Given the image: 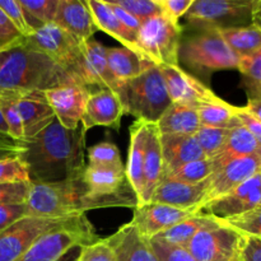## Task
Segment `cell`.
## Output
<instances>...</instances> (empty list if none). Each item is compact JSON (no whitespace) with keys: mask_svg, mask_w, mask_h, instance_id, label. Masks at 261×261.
Segmentation results:
<instances>
[{"mask_svg":"<svg viewBox=\"0 0 261 261\" xmlns=\"http://www.w3.org/2000/svg\"><path fill=\"white\" fill-rule=\"evenodd\" d=\"M205 193L206 181L193 185L163 178L153 193L149 203L166 204L185 211L201 212Z\"/></svg>","mask_w":261,"mask_h":261,"instance_id":"cell-20","label":"cell"},{"mask_svg":"<svg viewBox=\"0 0 261 261\" xmlns=\"http://www.w3.org/2000/svg\"><path fill=\"white\" fill-rule=\"evenodd\" d=\"M0 133H2V134H7V135H9V134H8V127H7V125H5L4 119H3L2 107H0Z\"/></svg>","mask_w":261,"mask_h":261,"instance_id":"cell-56","label":"cell"},{"mask_svg":"<svg viewBox=\"0 0 261 261\" xmlns=\"http://www.w3.org/2000/svg\"><path fill=\"white\" fill-rule=\"evenodd\" d=\"M261 206V171L223 198L206 204L201 212L216 219L231 218Z\"/></svg>","mask_w":261,"mask_h":261,"instance_id":"cell-18","label":"cell"},{"mask_svg":"<svg viewBox=\"0 0 261 261\" xmlns=\"http://www.w3.org/2000/svg\"><path fill=\"white\" fill-rule=\"evenodd\" d=\"M0 9L4 12L8 19L12 22V24L17 28L18 32L23 37L25 38L32 35L35 30L31 27L27 15H25L24 10H23L19 0H0Z\"/></svg>","mask_w":261,"mask_h":261,"instance_id":"cell-42","label":"cell"},{"mask_svg":"<svg viewBox=\"0 0 261 261\" xmlns=\"http://www.w3.org/2000/svg\"><path fill=\"white\" fill-rule=\"evenodd\" d=\"M76 261H116V252L107 239H98L79 251Z\"/></svg>","mask_w":261,"mask_h":261,"instance_id":"cell-44","label":"cell"},{"mask_svg":"<svg viewBox=\"0 0 261 261\" xmlns=\"http://www.w3.org/2000/svg\"><path fill=\"white\" fill-rule=\"evenodd\" d=\"M255 4L256 0H194L185 19L193 27H245L252 23Z\"/></svg>","mask_w":261,"mask_h":261,"instance_id":"cell-9","label":"cell"},{"mask_svg":"<svg viewBox=\"0 0 261 261\" xmlns=\"http://www.w3.org/2000/svg\"><path fill=\"white\" fill-rule=\"evenodd\" d=\"M245 109L261 122V97L259 98H247V105L245 106Z\"/></svg>","mask_w":261,"mask_h":261,"instance_id":"cell-54","label":"cell"},{"mask_svg":"<svg viewBox=\"0 0 261 261\" xmlns=\"http://www.w3.org/2000/svg\"><path fill=\"white\" fill-rule=\"evenodd\" d=\"M158 68L172 103L198 107L200 103L218 97L203 82L184 70L180 65H161Z\"/></svg>","mask_w":261,"mask_h":261,"instance_id":"cell-17","label":"cell"},{"mask_svg":"<svg viewBox=\"0 0 261 261\" xmlns=\"http://www.w3.org/2000/svg\"><path fill=\"white\" fill-rule=\"evenodd\" d=\"M147 121L137 120L130 126V142L129 153H127V163L125 166L126 178L137 196L138 205L142 200L143 185H144V144L147 135Z\"/></svg>","mask_w":261,"mask_h":261,"instance_id":"cell-25","label":"cell"},{"mask_svg":"<svg viewBox=\"0 0 261 261\" xmlns=\"http://www.w3.org/2000/svg\"><path fill=\"white\" fill-rule=\"evenodd\" d=\"M214 217L209 216V214L203 213H196L191 216L190 218L185 219V221L180 222L176 226L171 227L167 231L162 232V233L157 234L153 241L162 242V244L171 245V246H177V247H188L193 237L200 231L204 227L209 226L212 222L214 221Z\"/></svg>","mask_w":261,"mask_h":261,"instance_id":"cell-31","label":"cell"},{"mask_svg":"<svg viewBox=\"0 0 261 261\" xmlns=\"http://www.w3.org/2000/svg\"><path fill=\"white\" fill-rule=\"evenodd\" d=\"M86 3L88 5L92 17H93L97 30L103 31L105 33L114 37L115 40L120 41L124 47L130 48V50L139 54L137 45V35L121 24V22L116 17L109 2H105V0H86Z\"/></svg>","mask_w":261,"mask_h":261,"instance_id":"cell-27","label":"cell"},{"mask_svg":"<svg viewBox=\"0 0 261 261\" xmlns=\"http://www.w3.org/2000/svg\"><path fill=\"white\" fill-rule=\"evenodd\" d=\"M31 182L27 166L20 155L0 158V184Z\"/></svg>","mask_w":261,"mask_h":261,"instance_id":"cell-41","label":"cell"},{"mask_svg":"<svg viewBox=\"0 0 261 261\" xmlns=\"http://www.w3.org/2000/svg\"><path fill=\"white\" fill-rule=\"evenodd\" d=\"M239 71L242 86L246 89L247 98L261 97V48L252 55L240 59Z\"/></svg>","mask_w":261,"mask_h":261,"instance_id":"cell-35","label":"cell"},{"mask_svg":"<svg viewBox=\"0 0 261 261\" xmlns=\"http://www.w3.org/2000/svg\"><path fill=\"white\" fill-rule=\"evenodd\" d=\"M31 182L0 184V204H24Z\"/></svg>","mask_w":261,"mask_h":261,"instance_id":"cell-46","label":"cell"},{"mask_svg":"<svg viewBox=\"0 0 261 261\" xmlns=\"http://www.w3.org/2000/svg\"><path fill=\"white\" fill-rule=\"evenodd\" d=\"M200 212L185 211L166 204L147 203L134 208V217L130 223L145 240L154 239L157 234L167 231L180 222Z\"/></svg>","mask_w":261,"mask_h":261,"instance_id":"cell-16","label":"cell"},{"mask_svg":"<svg viewBox=\"0 0 261 261\" xmlns=\"http://www.w3.org/2000/svg\"><path fill=\"white\" fill-rule=\"evenodd\" d=\"M124 115V105L114 91L106 88L91 91L81 121L82 129L86 133L96 126L119 130Z\"/></svg>","mask_w":261,"mask_h":261,"instance_id":"cell-19","label":"cell"},{"mask_svg":"<svg viewBox=\"0 0 261 261\" xmlns=\"http://www.w3.org/2000/svg\"><path fill=\"white\" fill-rule=\"evenodd\" d=\"M71 83L79 82L68 69L24 41L0 53V94L46 92Z\"/></svg>","mask_w":261,"mask_h":261,"instance_id":"cell-2","label":"cell"},{"mask_svg":"<svg viewBox=\"0 0 261 261\" xmlns=\"http://www.w3.org/2000/svg\"><path fill=\"white\" fill-rule=\"evenodd\" d=\"M107 240L116 252V261H160L149 240L140 236L130 222Z\"/></svg>","mask_w":261,"mask_h":261,"instance_id":"cell-24","label":"cell"},{"mask_svg":"<svg viewBox=\"0 0 261 261\" xmlns=\"http://www.w3.org/2000/svg\"><path fill=\"white\" fill-rule=\"evenodd\" d=\"M242 240L244 234L214 219L193 237L186 249L196 261H231L239 257Z\"/></svg>","mask_w":261,"mask_h":261,"instance_id":"cell-10","label":"cell"},{"mask_svg":"<svg viewBox=\"0 0 261 261\" xmlns=\"http://www.w3.org/2000/svg\"><path fill=\"white\" fill-rule=\"evenodd\" d=\"M30 216L24 204H0V233L19 219Z\"/></svg>","mask_w":261,"mask_h":261,"instance_id":"cell-49","label":"cell"},{"mask_svg":"<svg viewBox=\"0 0 261 261\" xmlns=\"http://www.w3.org/2000/svg\"><path fill=\"white\" fill-rule=\"evenodd\" d=\"M213 173V161L209 160V158H204V160L194 161V162L180 166V167L176 168V170L166 173L163 178H168V180H175L180 181V182L193 184V185H195V184L205 182Z\"/></svg>","mask_w":261,"mask_h":261,"instance_id":"cell-34","label":"cell"},{"mask_svg":"<svg viewBox=\"0 0 261 261\" xmlns=\"http://www.w3.org/2000/svg\"><path fill=\"white\" fill-rule=\"evenodd\" d=\"M257 153H261V147L257 144L251 133L244 125L239 124L237 126H233L228 130L226 144L216 157L212 158L214 172L228 161L239 157L257 154Z\"/></svg>","mask_w":261,"mask_h":261,"instance_id":"cell-30","label":"cell"},{"mask_svg":"<svg viewBox=\"0 0 261 261\" xmlns=\"http://www.w3.org/2000/svg\"><path fill=\"white\" fill-rule=\"evenodd\" d=\"M162 150L166 173L194 161L204 160L205 154L196 142L195 135H162Z\"/></svg>","mask_w":261,"mask_h":261,"instance_id":"cell-26","label":"cell"},{"mask_svg":"<svg viewBox=\"0 0 261 261\" xmlns=\"http://www.w3.org/2000/svg\"><path fill=\"white\" fill-rule=\"evenodd\" d=\"M89 92L87 87L79 83L65 84L43 92L55 119L65 129L75 130L83 117Z\"/></svg>","mask_w":261,"mask_h":261,"instance_id":"cell-15","label":"cell"},{"mask_svg":"<svg viewBox=\"0 0 261 261\" xmlns=\"http://www.w3.org/2000/svg\"><path fill=\"white\" fill-rule=\"evenodd\" d=\"M97 240L93 226L83 214L65 226L42 234L17 261H69L66 257L70 252L82 250Z\"/></svg>","mask_w":261,"mask_h":261,"instance_id":"cell-5","label":"cell"},{"mask_svg":"<svg viewBox=\"0 0 261 261\" xmlns=\"http://www.w3.org/2000/svg\"><path fill=\"white\" fill-rule=\"evenodd\" d=\"M20 154L31 182H59L81 177L86 168V132L65 129L54 120L36 137L25 140Z\"/></svg>","mask_w":261,"mask_h":261,"instance_id":"cell-1","label":"cell"},{"mask_svg":"<svg viewBox=\"0 0 261 261\" xmlns=\"http://www.w3.org/2000/svg\"><path fill=\"white\" fill-rule=\"evenodd\" d=\"M117 5L124 8L127 13L137 18L140 23L155 15L162 14L157 0H117Z\"/></svg>","mask_w":261,"mask_h":261,"instance_id":"cell-43","label":"cell"},{"mask_svg":"<svg viewBox=\"0 0 261 261\" xmlns=\"http://www.w3.org/2000/svg\"><path fill=\"white\" fill-rule=\"evenodd\" d=\"M236 117L239 119L240 124L244 125L251 133L257 144L261 147V122L259 120L252 116L245 107H236Z\"/></svg>","mask_w":261,"mask_h":261,"instance_id":"cell-51","label":"cell"},{"mask_svg":"<svg viewBox=\"0 0 261 261\" xmlns=\"http://www.w3.org/2000/svg\"><path fill=\"white\" fill-rule=\"evenodd\" d=\"M14 155H18V154H15V153H12V152H8V150H0V158L14 157Z\"/></svg>","mask_w":261,"mask_h":261,"instance_id":"cell-57","label":"cell"},{"mask_svg":"<svg viewBox=\"0 0 261 261\" xmlns=\"http://www.w3.org/2000/svg\"><path fill=\"white\" fill-rule=\"evenodd\" d=\"M107 64L112 76L121 87L154 65L142 55L124 46L107 47Z\"/></svg>","mask_w":261,"mask_h":261,"instance_id":"cell-28","label":"cell"},{"mask_svg":"<svg viewBox=\"0 0 261 261\" xmlns=\"http://www.w3.org/2000/svg\"><path fill=\"white\" fill-rule=\"evenodd\" d=\"M184 27L160 14L144 20L137 35L138 51L154 65H178Z\"/></svg>","mask_w":261,"mask_h":261,"instance_id":"cell-7","label":"cell"},{"mask_svg":"<svg viewBox=\"0 0 261 261\" xmlns=\"http://www.w3.org/2000/svg\"><path fill=\"white\" fill-rule=\"evenodd\" d=\"M218 31L227 45L240 58L252 55L261 48V30L252 23L245 27L224 28Z\"/></svg>","mask_w":261,"mask_h":261,"instance_id":"cell-33","label":"cell"},{"mask_svg":"<svg viewBox=\"0 0 261 261\" xmlns=\"http://www.w3.org/2000/svg\"><path fill=\"white\" fill-rule=\"evenodd\" d=\"M252 24L257 25L261 30V0H256L254 12H252Z\"/></svg>","mask_w":261,"mask_h":261,"instance_id":"cell-55","label":"cell"},{"mask_svg":"<svg viewBox=\"0 0 261 261\" xmlns=\"http://www.w3.org/2000/svg\"><path fill=\"white\" fill-rule=\"evenodd\" d=\"M239 261H261V239L244 236L240 247Z\"/></svg>","mask_w":261,"mask_h":261,"instance_id":"cell-50","label":"cell"},{"mask_svg":"<svg viewBox=\"0 0 261 261\" xmlns=\"http://www.w3.org/2000/svg\"><path fill=\"white\" fill-rule=\"evenodd\" d=\"M231 261H239V257H237V259H234V260H231Z\"/></svg>","mask_w":261,"mask_h":261,"instance_id":"cell-58","label":"cell"},{"mask_svg":"<svg viewBox=\"0 0 261 261\" xmlns=\"http://www.w3.org/2000/svg\"><path fill=\"white\" fill-rule=\"evenodd\" d=\"M221 222H223L226 226L231 227L244 236L261 239V206H257V208L246 212V213L223 219Z\"/></svg>","mask_w":261,"mask_h":261,"instance_id":"cell-40","label":"cell"},{"mask_svg":"<svg viewBox=\"0 0 261 261\" xmlns=\"http://www.w3.org/2000/svg\"><path fill=\"white\" fill-rule=\"evenodd\" d=\"M171 103L165 79L157 65L150 66L124 86L125 115H133L137 120L157 124Z\"/></svg>","mask_w":261,"mask_h":261,"instance_id":"cell-6","label":"cell"},{"mask_svg":"<svg viewBox=\"0 0 261 261\" xmlns=\"http://www.w3.org/2000/svg\"><path fill=\"white\" fill-rule=\"evenodd\" d=\"M157 126L162 135H195L201 126L198 109L188 105L171 103Z\"/></svg>","mask_w":261,"mask_h":261,"instance_id":"cell-29","label":"cell"},{"mask_svg":"<svg viewBox=\"0 0 261 261\" xmlns=\"http://www.w3.org/2000/svg\"><path fill=\"white\" fill-rule=\"evenodd\" d=\"M75 76L79 83L88 89L91 87L111 89L124 105V87L112 76L107 64V47L94 38L81 43V56L75 66Z\"/></svg>","mask_w":261,"mask_h":261,"instance_id":"cell-13","label":"cell"},{"mask_svg":"<svg viewBox=\"0 0 261 261\" xmlns=\"http://www.w3.org/2000/svg\"><path fill=\"white\" fill-rule=\"evenodd\" d=\"M76 217L45 218L27 216L19 219L0 233V261H17L42 234L70 223Z\"/></svg>","mask_w":261,"mask_h":261,"instance_id":"cell-11","label":"cell"},{"mask_svg":"<svg viewBox=\"0 0 261 261\" xmlns=\"http://www.w3.org/2000/svg\"><path fill=\"white\" fill-rule=\"evenodd\" d=\"M163 173H165V160H163L161 133L157 124L148 122L144 144V185H143L140 204L149 203L153 193L163 180Z\"/></svg>","mask_w":261,"mask_h":261,"instance_id":"cell-23","label":"cell"},{"mask_svg":"<svg viewBox=\"0 0 261 261\" xmlns=\"http://www.w3.org/2000/svg\"><path fill=\"white\" fill-rule=\"evenodd\" d=\"M0 150H8V152L20 155L22 153H24L25 143L18 142V140L10 138L9 135L0 133Z\"/></svg>","mask_w":261,"mask_h":261,"instance_id":"cell-53","label":"cell"},{"mask_svg":"<svg viewBox=\"0 0 261 261\" xmlns=\"http://www.w3.org/2000/svg\"><path fill=\"white\" fill-rule=\"evenodd\" d=\"M23 41H24V37L18 32L17 28L12 24L4 12L0 9V53L20 45Z\"/></svg>","mask_w":261,"mask_h":261,"instance_id":"cell-47","label":"cell"},{"mask_svg":"<svg viewBox=\"0 0 261 261\" xmlns=\"http://www.w3.org/2000/svg\"><path fill=\"white\" fill-rule=\"evenodd\" d=\"M96 209L111 206L137 208L138 200L126 178L125 168L87 165L82 175Z\"/></svg>","mask_w":261,"mask_h":261,"instance_id":"cell-8","label":"cell"},{"mask_svg":"<svg viewBox=\"0 0 261 261\" xmlns=\"http://www.w3.org/2000/svg\"><path fill=\"white\" fill-rule=\"evenodd\" d=\"M25 206L28 214L45 218H66L96 209L81 177L59 182H31Z\"/></svg>","mask_w":261,"mask_h":261,"instance_id":"cell-3","label":"cell"},{"mask_svg":"<svg viewBox=\"0 0 261 261\" xmlns=\"http://www.w3.org/2000/svg\"><path fill=\"white\" fill-rule=\"evenodd\" d=\"M195 31L181 37L178 65L185 64L198 73L223 69H239L240 56L229 47L214 27H194Z\"/></svg>","mask_w":261,"mask_h":261,"instance_id":"cell-4","label":"cell"},{"mask_svg":"<svg viewBox=\"0 0 261 261\" xmlns=\"http://www.w3.org/2000/svg\"><path fill=\"white\" fill-rule=\"evenodd\" d=\"M161 13L172 22L180 23L193 5L194 0H157Z\"/></svg>","mask_w":261,"mask_h":261,"instance_id":"cell-48","label":"cell"},{"mask_svg":"<svg viewBox=\"0 0 261 261\" xmlns=\"http://www.w3.org/2000/svg\"><path fill=\"white\" fill-rule=\"evenodd\" d=\"M109 4L111 5L112 10L116 14V17L119 18V20L121 22V24L124 25L125 28H127L129 31H132L133 33L138 35V31H139L142 23L137 19V18L133 17L130 13H127L124 8H121L120 5H117L115 2H109Z\"/></svg>","mask_w":261,"mask_h":261,"instance_id":"cell-52","label":"cell"},{"mask_svg":"<svg viewBox=\"0 0 261 261\" xmlns=\"http://www.w3.org/2000/svg\"><path fill=\"white\" fill-rule=\"evenodd\" d=\"M196 109L201 126L232 129L240 124L236 117V106H232L219 97L200 103Z\"/></svg>","mask_w":261,"mask_h":261,"instance_id":"cell-32","label":"cell"},{"mask_svg":"<svg viewBox=\"0 0 261 261\" xmlns=\"http://www.w3.org/2000/svg\"><path fill=\"white\" fill-rule=\"evenodd\" d=\"M261 171V153L228 161L206 180L203 206L223 198Z\"/></svg>","mask_w":261,"mask_h":261,"instance_id":"cell-14","label":"cell"},{"mask_svg":"<svg viewBox=\"0 0 261 261\" xmlns=\"http://www.w3.org/2000/svg\"><path fill=\"white\" fill-rule=\"evenodd\" d=\"M54 23L70 33L79 42L93 38L98 31L86 0H59Z\"/></svg>","mask_w":261,"mask_h":261,"instance_id":"cell-22","label":"cell"},{"mask_svg":"<svg viewBox=\"0 0 261 261\" xmlns=\"http://www.w3.org/2000/svg\"><path fill=\"white\" fill-rule=\"evenodd\" d=\"M92 166H101V167L125 168L122 163L121 155L115 144L110 142H102L93 145L88 149V163Z\"/></svg>","mask_w":261,"mask_h":261,"instance_id":"cell-39","label":"cell"},{"mask_svg":"<svg viewBox=\"0 0 261 261\" xmlns=\"http://www.w3.org/2000/svg\"><path fill=\"white\" fill-rule=\"evenodd\" d=\"M24 43L33 50L47 55L75 76V66L81 56L82 42L56 23H47L35 30L32 35L24 38Z\"/></svg>","mask_w":261,"mask_h":261,"instance_id":"cell-12","label":"cell"},{"mask_svg":"<svg viewBox=\"0 0 261 261\" xmlns=\"http://www.w3.org/2000/svg\"><path fill=\"white\" fill-rule=\"evenodd\" d=\"M24 129V142L36 137L55 120L43 92L13 93Z\"/></svg>","mask_w":261,"mask_h":261,"instance_id":"cell-21","label":"cell"},{"mask_svg":"<svg viewBox=\"0 0 261 261\" xmlns=\"http://www.w3.org/2000/svg\"><path fill=\"white\" fill-rule=\"evenodd\" d=\"M33 30L53 23L59 0H19Z\"/></svg>","mask_w":261,"mask_h":261,"instance_id":"cell-36","label":"cell"},{"mask_svg":"<svg viewBox=\"0 0 261 261\" xmlns=\"http://www.w3.org/2000/svg\"><path fill=\"white\" fill-rule=\"evenodd\" d=\"M228 130L229 129L200 126V129L195 134V138L206 158L212 160L221 152L222 148L226 144Z\"/></svg>","mask_w":261,"mask_h":261,"instance_id":"cell-37","label":"cell"},{"mask_svg":"<svg viewBox=\"0 0 261 261\" xmlns=\"http://www.w3.org/2000/svg\"><path fill=\"white\" fill-rule=\"evenodd\" d=\"M0 107H2L3 119L8 127V134L10 138L18 140V142H24V129H23L22 119L15 106L14 96L13 93H3L0 94Z\"/></svg>","mask_w":261,"mask_h":261,"instance_id":"cell-38","label":"cell"},{"mask_svg":"<svg viewBox=\"0 0 261 261\" xmlns=\"http://www.w3.org/2000/svg\"><path fill=\"white\" fill-rule=\"evenodd\" d=\"M149 242L160 261H196L185 247L171 246L153 240H149Z\"/></svg>","mask_w":261,"mask_h":261,"instance_id":"cell-45","label":"cell"}]
</instances>
